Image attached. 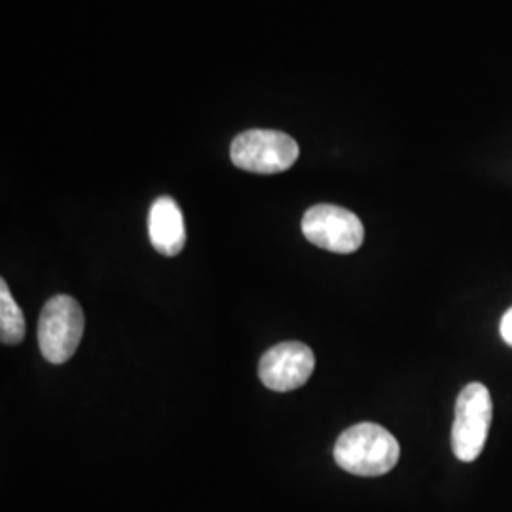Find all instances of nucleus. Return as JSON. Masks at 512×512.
Returning <instances> with one entry per match:
<instances>
[{
    "instance_id": "1",
    "label": "nucleus",
    "mask_w": 512,
    "mask_h": 512,
    "mask_svg": "<svg viewBox=\"0 0 512 512\" xmlns=\"http://www.w3.org/2000/svg\"><path fill=\"white\" fill-rule=\"evenodd\" d=\"M401 458L397 439L376 423H357L334 444V459L349 475L382 476Z\"/></svg>"
},
{
    "instance_id": "2",
    "label": "nucleus",
    "mask_w": 512,
    "mask_h": 512,
    "mask_svg": "<svg viewBox=\"0 0 512 512\" xmlns=\"http://www.w3.org/2000/svg\"><path fill=\"white\" fill-rule=\"evenodd\" d=\"M84 311L73 296L57 294L46 302L38 319V346L52 365L67 363L84 336Z\"/></svg>"
},
{
    "instance_id": "3",
    "label": "nucleus",
    "mask_w": 512,
    "mask_h": 512,
    "mask_svg": "<svg viewBox=\"0 0 512 512\" xmlns=\"http://www.w3.org/2000/svg\"><path fill=\"white\" fill-rule=\"evenodd\" d=\"M494 418V403L486 385H465L456 403L452 425V450L459 461L471 463L480 458Z\"/></svg>"
},
{
    "instance_id": "4",
    "label": "nucleus",
    "mask_w": 512,
    "mask_h": 512,
    "mask_svg": "<svg viewBox=\"0 0 512 512\" xmlns=\"http://www.w3.org/2000/svg\"><path fill=\"white\" fill-rule=\"evenodd\" d=\"M300 148L291 135L274 129H249L232 141V164L251 173L274 175L291 169Z\"/></svg>"
},
{
    "instance_id": "5",
    "label": "nucleus",
    "mask_w": 512,
    "mask_h": 512,
    "mask_svg": "<svg viewBox=\"0 0 512 512\" xmlns=\"http://www.w3.org/2000/svg\"><path fill=\"white\" fill-rule=\"evenodd\" d=\"M302 234L311 245L338 255L355 253L365 241L361 219L344 207L321 203L306 211Z\"/></svg>"
},
{
    "instance_id": "6",
    "label": "nucleus",
    "mask_w": 512,
    "mask_h": 512,
    "mask_svg": "<svg viewBox=\"0 0 512 512\" xmlns=\"http://www.w3.org/2000/svg\"><path fill=\"white\" fill-rule=\"evenodd\" d=\"M315 370V355L302 342H283L268 349L258 365L260 382L277 393L306 384Z\"/></svg>"
},
{
    "instance_id": "7",
    "label": "nucleus",
    "mask_w": 512,
    "mask_h": 512,
    "mask_svg": "<svg viewBox=\"0 0 512 512\" xmlns=\"http://www.w3.org/2000/svg\"><path fill=\"white\" fill-rule=\"evenodd\" d=\"M148 238L152 247L164 256H177L186 243V226L179 203L162 196L152 203L148 213Z\"/></svg>"
},
{
    "instance_id": "8",
    "label": "nucleus",
    "mask_w": 512,
    "mask_h": 512,
    "mask_svg": "<svg viewBox=\"0 0 512 512\" xmlns=\"http://www.w3.org/2000/svg\"><path fill=\"white\" fill-rule=\"evenodd\" d=\"M25 338V317L19 310L6 281H0V340L6 346H16Z\"/></svg>"
},
{
    "instance_id": "9",
    "label": "nucleus",
    "mask_w": 512,
    "mask_h": 512,
    "mask_svg": "<svg viewBox=\"0 0 512 512\" xmlns=\"http://www.w3.org/2000/svg\"><path fill=\"white\" fill-rule=\"evenodd\" d=\"M499 330H501V338L505 340V344H509L512 348V308L503 315Z\"/></svg>"
}]
</instances>
